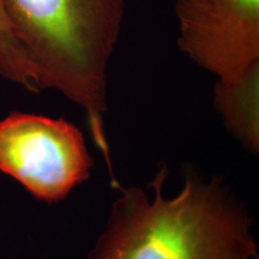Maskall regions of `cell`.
<instances>
[{
    "label": "cell",
    "mask_w": 259,
    "mask_h": 259,
    "mask_svg": "<svg viewBox=\"0 0 259 259\" xmlns=\"http://www.w3.org/2000/svg\"><path fill=\"white\" fill-rule=\"evenodd\" d=\"M93 164L82 133L67 121L20 112L0 121V171L39 201L64 200Z\"/></svg>",
    "instance_id": "obj_3"
},
{
    "label": "cell",
    "mask_w": 259,
    "mask_h": 259,
    "mask_svg": "<svg viewBox=\"0 0 259 259\" xmlns=\"http://www.w3.org/2000/svg\"><path fill=\"white\" fill-rule=\"evenodd\" d=\"M162 167L151 184L154 198L139 188L117 189L106 231L89 259H258L246 208L216 181L188 176L167 199Z\"/></svg>",
    "instance_id": "obj_1"
},
{
    "label": "cell",
    "mask_w": 259,
    "mask_h": 259,
    "mask_svg": "<svg viewBox=\"0 0 259 259\" xmlns=\"http://www.w3.org/2000/svg\"><path fill=\"white\" fill-rule=\"evenodd\" d=\"M0 75L31 92H37L35 70L14 34L3 0H0Z\"/></svg>",
    "instance_id": "obj_5"
},
{
    "label": "cell",
    "mask_w": 259,
    "mask_h": 259,
    "mask_svg": "<svg viewBox=\"0 0 259 259\" xmlns=\"http://www.w3.org/2000/svg\"><path fill=\"white\" fill-rule=\"evenodd\" d=\"M181 48L225 89L257 83L259 0H176Z\"/></svg>",
    "instance_id": "obj_4"
},
{
    "label": "cell",
    "mask_w": 259,
    "mask_h": 259,
    "mask_svg": "<svg viewBox=\"0 0 259 259\" xmlns=\"http://www.w3.org/2000/svg\"><path fill=\"white\" fill-rule=\"evenodd\" d=\"M14 34L37 77L99 126L107 111V67L125 14L123 0H3Z\"/></svg>",
    "instance_id": "obj_2"
}]
</instances>
